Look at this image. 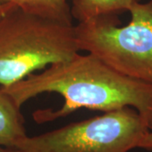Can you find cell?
Segmentation results:
<instances>
[{
  "label": "cell",
  "mask_w": 152,
  "mask_h": 152,
  "mask_svg": "<svg viewBox=\"0 0 152 152\" xmlns=\"http://www.w3.org/2000/svg\"><path fill=\"white\" fill-rule=\"evenodd\" d=\"M19 107L42 93H58L64 103L58 110H37L38 124L66 117L80 108L104 113L126 107L135 109L152 129V84L123 75L91 53H80L43 71L2 86Z\"/></svg>",
  "instance_id": "1"
},
{
  "label": "cell",
  "mask_w": 152,
  "mask_h": 152,
  "mask_svg": "<svg viewBox=\"0 0 152 152\" xmlns=\"http://www.w3.org/2000/svg\"><path fill=\"white\" fill-rule=\"evenodd\" d=\"M74 25L27 14L14 7L0 17V86L78 53Z\"/></svg>",
  "instance_id": "2"
},
{
  "label": "cell",
  "mask_w": 152,
  "mask_h": 152,
  "mask_svg": "<svg viewBox=\"0 0 152 152\" xmlns=\"http://www.w3.org/2000/svg\"><path fill=\"white\" fill-rule=\"evenodd\" d=\"M129 12L130 21L124 26L117 15L79 22L77 46L121 75L152 84V0L136 3Z\"/></svg>",
  "instance_id": "3"
},
{
  "label": "cell",
  "mask_w": 152,
  "mask_h": 152,
  "mask_svg": "<svg viewBox=\"0 0 152 152\" xmlns=\"http://www.w3.org/2000/svg\"><path fill=\"white\" fill-rule=\"evenodd\" d=\"M151 128L129 107L75 122L17 143L22 152H129L138 148Z\"/></svg>",
  "instance_id": "4"
},
{
  "label": "cell",
  "mask_w": 152,
  "mask_h": 152,
  "mask_svg": "<svg viewBox=\"0 0 152 152\" xmlns=\"http://www.w3.org/2000/svg\"><path fill=\"white\" fill-rule=\"evenodd\" d=\"M26 136L20 107L0 86V146L15 149L17 143Z\"/></svg>",
  "instance_id": "5"
},
{
  "label": "cell",
  "mask_w": 152,
  "mask_h": 152,
  "mask_svg": "<svg viewBox=\"0 0 152 152\" xmlns=\"http://www.w3.org/2000/svg\"><path fill=\"white\" fill-rule=\"evenodd\" d=\"M3 4H11L30 15L73 25L69 0H0V5Z\"/></svg>",
  "instance_id": "6"
},
{
  "label": "cell",
  "mask_w": 152,
  "mask_h": 152,
  "mask_svg": "<svg viewBox=\"0 0 152 152\" xmlns=\"http://www.w3.org/2000/svg\"><path fill=\"white\" fill-rule=\"evenodd\" d=\"M140 0H72L71 13L78 22L99 16L118 15Z\"/></svg>",
  "instance_id": "7"
},
{
  "label": "cell",
  "mask_w": 152,
  "mask_h": 152,
  "mask_svg": "<svg viewBox=\"0 0 152 152\" xmlns=\"http://www.w3.org/2000/svg\"><path fill=\"white\" fill-rule=\"evenodd\" d=\"M138 148H141L152 151V129L148 131L146 134L144 136Z\"/></svg>",
  "instance_id": "8"
},
{
  "label": "cell",
  "mask_w": 152,
  "mask_h": 152,
  "mask_svg": "<svg viewBox=\"0 0 152 152\" xmlns=\"http://www.w3.org/2000/svg\"><path fill=\"white\" fill-rule=\"evenodd\" d=\"M15 6L11 5V4H3V5H0V17L2 16L3 15H4L7 11H9L10 9L14 8Z\"/></svg>",
  "instance_id": "9"
},
{
  "label": "cell",
  "mask_w": 152,
  "mask_h": 152,
  "mask_svg": "<svg viewBox=\"0 0 152 152\" xmlns=\"http://www.w3.org/2000/svg\"><path fill=\"white\" fill-rule=\"evenodd\" d=\"M4 152H22L20 150H17V149H7Z\"/></svg>",
  "instance_id": "10"
},
{
  "label": "cell",
  "mask_w": 152,
  "mask_h": 152,
  "mask_svg": "<svg viewBox=\"0 0 152 152\" xmlns=\"http://www.w3.org/2000/svg\"><path fill=\"white\" fill-rule=\"evenodd\" d=\"M7 150V149H4V148H3V147L0 146V152H4Z\"/></svg>",
  "instance_id": "11"
}]
</instances>
